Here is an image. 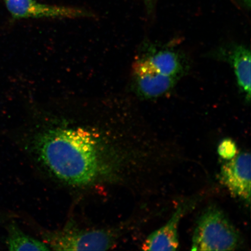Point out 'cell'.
<instances>
[{"mask_svg": "<svg viewBox=\"0 0 251 251\" xmlns=\"http://www.w3.org/2000/svg\"><path fill=\"white\" fill-rule=\"evenodd\" d=\"M49 243L56 251H103L114 244V238L102 230L62 231L49 235Z\"/></svg>", "mask_w": 251, "mask_h": 251, "instance_id": "5b68a950", "label": "cell"}, {"mask_svg": "<svg viewBox=\"0 0 251 251\" xmlns=\"http://www.w3.org/2000/svg\"><path fill=\"white\" fill-rule=\"evenodd\" d=\"M237 152L236 144L233 140L225 139L220 143L218 147V153L222 158L230 160L237 155Z\"/></svg>", "mask_w": 251, "mask_h": 251, "instance_id": "8fae6325", "label": "cell"}, {"mask_svg": "<svg viewBox=\"0 0 251 251\" xmlns=\"http://www.w3.org/2000/svg\"><path fill=\"white\" fill-rule=\"evenodd\" d=\"M132 75L135 92L146 100L158 99L171 92L178 80L160 73L148 62L140 58L134 63Z\"/></svg>", "mask_w": 251, "mask_h": 251, "instance_id": "277c9868", "label": "cell"}, {"mask_svg": "<svg viewBox=\"0 0 251 251\" xmlns=\"http://www.w3.org/2000/svg\"><path fill=\"white\" fill-rule=\"evenodd\" d=\"M140 1L144 5L147 15L150 17H153L160 0H140Z\"/></svg>", "mask_w": 251, "mask_h": 251, "instance_id": "7c38bea8", "label": "cell"}, {"mask_svg": "<svg viewBox=\"0 0 251 251\" xmlns=\"http://www.w3.org/2000/svg\"><path fill=\"white\" fill-rule=\"evenodd\" d=\"M239 233L216 206L205 210L194 230L191 251H233L240 247Z\"/></svg>", "mask_w": 251, "mask_h": 251, "instance_id": "7a4b0ae2", "label": "cell"}, {"mask_svg": "<svg viewBox=\"0 0 251 251\" xmlns=\"http://www.w3.org/2000/svg\"><path fill=\"white\" fill-rule=\"evenodd\" d=\"M139 58L148 62L160 73L177 79L187 70L184 56L171 46L144 43Z\"/></svg>", "mask_w": 251, "mask_h": 251, "instance_id": "52a82bcc", "label": "cell"}, {"mask_svg": "<svg viewBox=\"0 0 251 251\" xmlns=\"http://www.w3.org/2000/svg\"><path fill=\"white\" fill-rule=\"evenodd\" d=\"M6 7L14 19L93 17L92 12L83 8L43 4L36 0H5Z\"/></svg>", "mask_w": 251, "mask_h": 251, "instance_id": "3957f363", "label": "cell"}, {"mask_svg": "<svg viewBox=\"0 0 251 251\" xmlns=\"http://www.w3.org/2000/svg\"><path fill=\"white\" fill-rule=\"evenodd\" d=\"M196 201H187L178 205L170 219L153 232L143 244L144 251H176L179 246L178 228L181 219L193 208Z\"/></svg>", "mask_w": 251, "mask_h": 251, "instance_id": "9c48e42d", "label": "cell"}, {"mask_svg": "<svg viewBox=\"0 0 251 251\" xmlns=\"http://www.w3.org/2000/svg\"><path fill=\"white\" fill-rule=\"evenodd\" d=\"M37 144L43 162L59 179L82 185L98 175L97 141L89 130L81 127L52 128L40 135Z\"/></svg>", "mask_w": 251, "mask_h": 251, "instance_id": "6da1fadb", "label": "cell"}, {"mask_svg": "<svg viewBox=\"0 0 251 251\" xmlns=\"http://www.w3.org/2000/svg\"><path fill=\"white\" fill-rule=\"evenodd\" d=\"M220 60L226 61L234 71L238 86L247 102L251 100V52L243 45L231 44L220 47L212 55Z\"/></svg>", "mask_w": 251, "mask_h": 251, "instance_id": "ba28073f", "label": "cell"}, {"mask_svg": "<svg viewBox=\"0 0 251 251\" xmlns=\"http://www.w3.org/2000/svg\"><path fill=\"white\" fill-rule=\"evenodd\" d=\"M6 243L8 250L11 251L50 250L46 244L25 234L14 224L9 225L8 227Z\"/></svg>", "mask_w": 251, "mask_h": 251, "instance_id": "30bf717a", "label": "cell"}, {"mask_svg": "<svg viewBox=\"0 0 251 251\" xmlns=\"http://www.w3.org/2000/svg\"><path fill=\"white\" fill-rule=\"evenodd\" d=\"M238 6L244 10L250 11L251 8V0H234Z\"/></svg>", "mask_w": 251, "mask_h": 251, "instance_id": "4fadbf2b", "label": "cell"}, {"mask_svg": "<svg viewBox=\"0 0 251 251\" xmlns=\"http://www.w3.org/2000/svg\"><path fill=\"white\" fill-rule=\"evenodd\" d=\"M251 154L243 152L222 165L219 178L234 196L250 204L251 201Z\"/></svg>", "mask_w": 251, "mask_h": 251, "instance_id": "8992f818", "label": "cell"}]
</instances>
